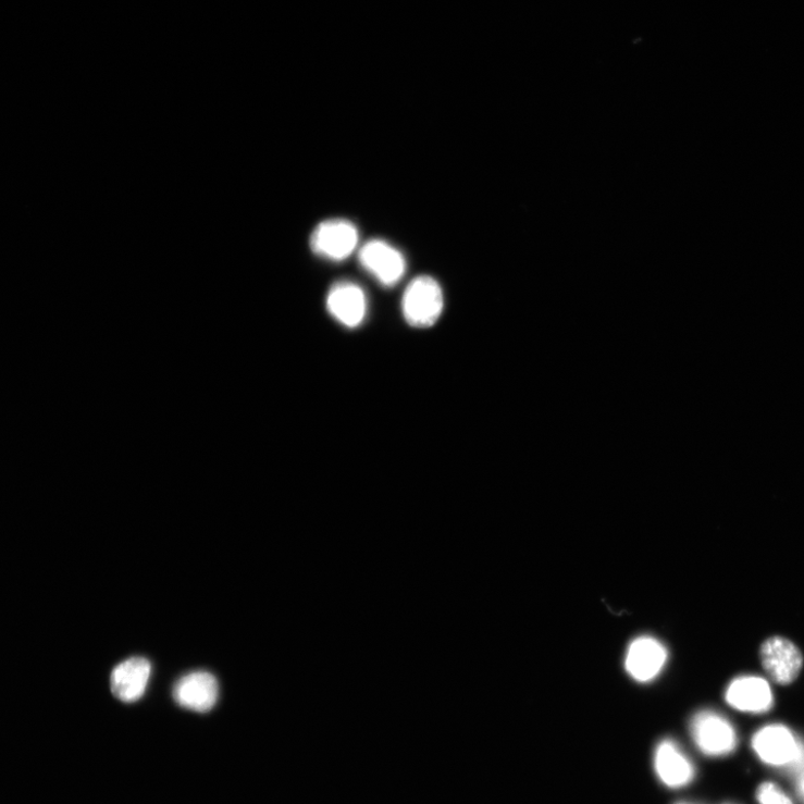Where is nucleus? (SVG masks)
I'll return each mask as SVG.
<instances>
[{"instance_id": "nucleus-1", "label": "nucleus", "mask_w": 804, "mask_h": 804, "mask_svg": "<svg viewBox=\"0 0 804 804\" xmlns=\"http://www.w3.org/2000/svg\"><path fill=\"white\" fill-rule=\"evenodd\" d=\"M444 310V294L440 283L432 276L422 275L412 280L403 298L406 322L417 329L436 324Z\"/></svg>"}, {"instance_id": "nucleus-2", "label": "nucleus", "mask_w": 804, "mask_h": 804, "mask_svg": "<svg viewBox=\"0 0 804 804\" xmlns=\"http://www.w3.org/2000/svg\"><path fill=\"white\" fill-rule=\"evenodd\" d=\"M755 753L766 764L804 769V745L783 726H769L759 730L752 740Z\"/></svg>"}, {"instance_id": "nucleus-3", "label": "nucleus", "mask_w": 804, "mask_h": 804, "mask_svg": "<svg viewBox=\"0 0 804 804\" xmlns=\"http://www.w3.org/2000/svg\"><path fill=\"white\" fill-rule=\"evenodd\" d=\"M691 733L697 747L709 756H723L737 746V733L723 716L703 710L692 719Z\"/></svg>"}, {"instance_id": "nucleus-4", "label": "nucleus", "mask_w": 804, "mask_h": 804, "mask_svg": "<svg viewBox=\"0 0 804 804\" xmlns=\"http://www.w3.org/2000/svg\"><path fill=\"white\" fill-rule=\"evenodd\" d=\"M358 240V230L352 223L345 220H329L313 231L310 245L313 252L321 258L344 261L355 251Z\"/></svg>"}, {"instance_id": "nucleus-5", "label": "nucleus", "mask_w": 804, "mask_h": 804, "mask_svg": "<svg viewBox=\"0 0 804 804\" xmlns=\"http://www.w3.org/2000/svg\"><path fill=\"white\" fill-rule=\"evenodd\" d=\"M759 657L762 667L770 679L782 687L792 684L803 667L801 651L791 641L780 636L762 644Z\"/></svg>"}, {"instance_id": "nucleus-6", "label": "nucleus", "mask_w": 804, "mask_h": 804, "mask_svg": "<svg viewBox=\"0 0 804 804\" xmlns=\"http://www.w3.org/2000/svg\"><path fill=\"white\" fill-rule=\"evenodd\" d=\"M359 261L364 270L385 286L396 285L406 271L403 253L384 240L368 242L359 251Z\"/></svg>"}, {"instance_id": "nucleus-7", "label": "nucleus", "mask_w": 804, "mask_h": 804, "mask_svg": "<svg viewBox=\"0 0 804 804\" xmlns=\"http://www.w3.org/2000/svg\"><path fill=\"white\" fill-rule=\"evenodd\" d=\"M667 659L668 652L659 641L643 636L628 647L624 667L632 680L648 683L661 672Z\"/></svg>"}, {"instance_id": "nucleus-8", "label": "nucleus", "mask_w": 804, "mask_h": 804, "mask_svg": "<svg viewBox=\"0 0 804 804\" xmlns=\"http://www.w3.org/2000/svg\"><path fill=\"white\" fill-rule=\"evenodd\" d=\"M326 309L338 322L349 329L358 327L367 314L363 289L348 281L335 283L326 296Z\"/></svg>"}, {"instance_id": "nucleus-9", "label": "nucleus", "mask_w": 804, "mask_h": 804, "mask_svg": "<svg viewBox=\"0 0 804 804\" xmlns=\"http://www.w3.org/2000/svg\"><path fill=\"white\" fill-rule=\"evenodd\" d=\"M174 697L184 708L208 713L219 700L217 677L207 671H194L183 677L175 687Z\"/></svg>"}, {"instance_id": "nucleus-10", "label": "nucleus", "mask_w": 804, "mask_h": 804, "mask_svg": "<svg viewBox=\"0 0 804 804\" xmlns=\"http://www.w3.org/2000/svg\"><path fill=\"white\" fill-rule=\"evenodd\" d=\"M151 675L149 660L134 657L117 665L111 675V691L123 703L140 700L147 689Z\"/></svg>"}, {"instance_id": "nucleus-11", "label": "nucleus", "mask_w": 804, "mask_h": 804, "mask_svg": "<svg viewBox=\"0 0 804 804\" xmlns=\"http://www.w3.org/2000/svg\"><path fill=\"white\" fill-rule=\"evenodd\" d=\"M655 771L668 788H683L692 782L695 769L690 758L671 740H665L655 752Z\"/></svg>"}, {"instance_id": "nucleus-12", "label": "nucleus", "mask_w": 804, "mask_h": 804, "mask_svg": "<svg viewBox=\"0 0 804 804\" xmlns=\"http://www.w3.org/2000/svg\"><path fill=\"white\" fill-rule=\"evenodd\" d=\"M726 698L732 707L747 713H766L774 704L770 685L755 676L739 677L729 687Z\"/></svg>"}, {"instance_id": "nucleus-13", "label": "nucleus", "mask_w": 804, "mask_h": 804, "mask_svg": "<svg viewBox=\"0 0 804 804\" xmlns=\"http://www.w3.org/2000/svg\"><path fill=\"white\" fill-rule=\"evenodd\" d=\"M757 800L759 804H793L778 786L770 782L759 786Z\"/></svg>"}, {"instance_id": "nucleus-14", "label": "nucleus", "mask_w": 804, "mask_h": 804, "mask_svg": "<svg viewBox=\"0 0 804 804\" xmlns=\"http://www.w3.org/2000/svg\"><path fill=\"white\" fill-rule=\"evenodd\" d=\"M796 786L799 793L804 797V769L800 771Z\"/></svg>"}]
</instances>
